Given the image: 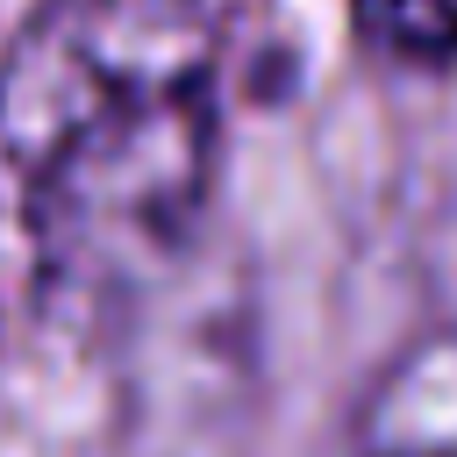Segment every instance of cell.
Wrapping results in <instances>:
<instances>
[{"label":"cell","mask_w":457,"mask_h":457,"mask_svg":"<svg viewBox=\"0 0 457 457\" xmlns=\"http://www.w3.org/2000/svg\"><path fill=\"white\" fill-rule=\"evenodd\" d=\"M200 0H50L0 64V207L43 307L100 321L200 221L221 143Z\"/></svg>","instance_id":"6da1fadb"},{"label":"cell","mask_w":457,"mask_h":457,"mask_svg":"<svg viewBox=\"0 0 457 457\" xmlns=\"http://www.w3.org/2000/svg\"><path fill=\"white\" fill-rule=\"evenodd\" d=\"M343 457H457V328L421 336L371 378Z\"/></svg>","instance_id":"7a4b0ae2"},{"label":"cell","mask_w":457,"mask_h":457,"mask_svg":"<svg viewBox=\"0 0 457 457\" xmlns=\"http://www.w3.org/2000/svg\"><path fill=\"white\" fill-rule=\"evenodd\" d=\"M357 36L400 64H450L457 57V0H350Z\"/></svg>","instance_id":"3957f363"}]
</instances>
